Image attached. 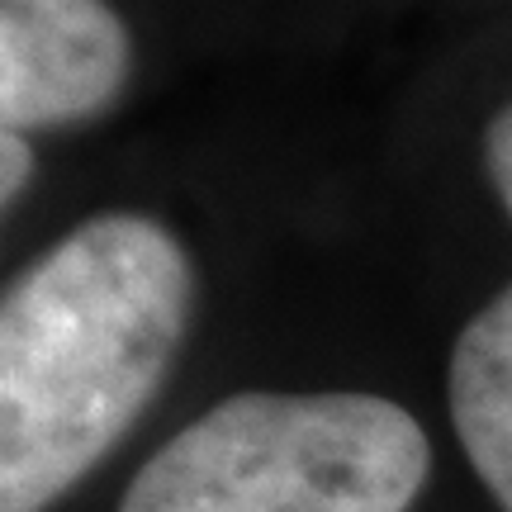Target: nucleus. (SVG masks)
Segmentation results:
<instances>
[{
	"instance_id": "1",
	"label": "nucleus",
	"mask_w": 512,
	"mask_h": 512,
	"mask_svg": "<svg viewBox=\"0 0 512 512\" xmlns=\"http://www.w3.org/2000/svg\"><path fill=\"white\" fill-rule=\"evenodd\" d=\"M195 266L143 214L76 223L0 304V512H48L166 384Z\"/></svg>"
},
{
	"instance_id": "2",
	"label": "nucleus",
	"mask_w": 512,
	"mask_h": 512,
	"mask_svg": "<svg viewBox=\"0 0 512 512\" xmlns=\"http://www.w3.org/2000/svg\"><path fill=\"white\" fill-rule=\"evenodd\" d=\"M432 446L361 389H242L143 460L119 512H408Z\"/></svg>"
},
{
	"instance_id": "3",
	"label": "nucleus",
	"mask_w": 512,
	"mask_h": 512,
	"mask_svg": "<svg viewBox=\"0 0 512 512\" xmlns=\"http://www.w3.org/2000/svg\"><path fill=\"white\" fill-rule=\"evenodd\" d=\"M128 76L133 38L105 0H0V128L86 124Z\"/></svg>"
},
{
	"instance_id": "4",
	"label": "nucleus",
	"mask_w": 512,
	"mask_h": 512,
	"mask_svg": "<svg viewBox=\"0 0 512 512\" xmlns=\"http://www.w3.org/2000/svg\"><path fill=\"white\" fill-rule=\"evenodd\" d=\"M446 403L475 475L498 508L512 512V285L460 328L446 366Z\"/></svg>"
},
{
	"instance_id": "5",
	"label": "nucleus",
	"mask_w": 512,
	"mask_h": 512,
	"mask_svg": "<svg viewBox=\"0 0 512 512\" xmlns=\"http://www.w3.org/2000/svg\"><path fill=\"white\" fill-rule=\"evenodd\" d=\"M484 171H489L503 209L512 214V105L498 110L484 128Z\"/></svg>"
},
{
	"instance_id": "6",
	"label": "nucleus",
	"mask_w": 512,
	"mask_h": 512,
	"mask_svg": "<svg viewBox=\"0 0 512 512\" xmlns=\"http://www.w3.org/2000/svg\"><path fill=\"white\" fill-rule=\"evenodd\" d=\"M0 162H5V181H0V200L15 204V195L29 185V171H34V152L24 143V133H10L0 128Z\"/></svg>"
}]
</instances>
